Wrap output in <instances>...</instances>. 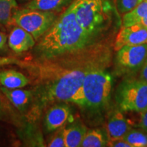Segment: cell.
Masks as SVG:
<instances>
[{
    "mask_svg": "<svg viewBox=\"0 0 147 147\" xmlns=\"http://www.w3.org/2000/svg\"><path fill=\"white\" fill-rule=\"evenodd\" d=\"M115 72L120 76H131L139 72L147 57V44L125 46L116 51Z\"/></svg>",
    "mask_w": 147,
    "mask_h": 147,
    "instance_id": "obj_7",
    "label": "cell"
},
{
    "mask_svg": "<svg viewBox=\"0 0 147 147\" xmlns=\"http://www.w3.org/2000/svg\"><path fill=\"white\" fill-rule=\"evenodd\" d=\"M71 108L64 103H57L49 108L44 121V127L47 133L57 130L66 123L70 117Z\"/></svg>",
    "mask_w": 147,
    "mask_h": 147,
    "instance_id": "obj_9",
    "label": "cell"
},
{
    "mask_svg": "<svg viewBox=\"0 0 147 147\" xmlns=\"http://www.w3.org/2000/svg\"><path fill=\"white\" fill-rule=\"evenodd\" d=\"M57 18L53 12L25 8L14 12L12 23L25 29L38 40L51 28Z\"/></svg>",
    "mask_w": 147,
    "mask_h": 147,
    "instance_id": "obj_6",
    "label": "cell"
},
{
    "mask_svg": "<svg viewBox=\"0 0 147 147\" xmlns=\"http://www.w3.org/2000/svg\"><path fill=\"white\" fill-rule=\"evenodd\" d=\"M122 138L132 147L147 146V134L140 130L131 129Z\"/></svg>",
    "mask_w": 147,
    "mask_h": 147,
    "instance_id": "obj_19",
    "label": "cell"
},
{
    "mask_svg": "<svg viewBox=\"0 0 147 147\" xmlns=\"http://www.w3.org/2000/svg\"><path fill=\"white\" fill-rule=\"evenodd\" d=\"M147 44V27L140 24L122 27L117 34L114 43V50L119 51L125 46Z\"/></svg>",
    "mask_w": 147,
    "mask_h": 147,
    "instance_id": "obj_8",
    "label": "cell"
},
{
    "mask_svg": "<svg viewBox=\"0 0 147 147\" xmlns=\"http://www.w3.org/2000/svg\"><path fill=\"white\" fill-rule=\"evenodd\" d=\"M138 0H117V8L121 14H125L135 8Z\"/></svg>",
    "mask_w": 147,
    "mask_h": 147,
    "instance_id": "obj_21",
    "label": "cell"
},
{
    "mask_svg": "<svg viewBox=\"0 0 147 147\" xmlns=\"http://www.w3.org/2000/svg\"><path fill=\"white\" fill-rule=\"evenodd\" d=\"M107 146L110 147H132L131 145L126 142L123 138L108 139Z\"/></svg>",
    "mask_w": 147,
    "mask_h": 147,
    "instance_id": "obj_22",
    "label": "cell"
},
{
    "mask_svg": "<svg viewBox=\"0 0 147 147\" xmlns=\"http://www.w3.org/2000/svg\"><path fill=\"white\" fill-rule=\"evenodd\" d=\"M29 83L26 76L14 69L0 71V84L8 89H22Z\"/></svg>",
    "mask_w": 147,
    "mask_h": 147,
    "instance_id": "obj_14",
    "label": "cell"
},
{
    "mask_svg": "<svg viewBox=\"0 0 147 147\" xmlns=\"http://www.w3.org/2000/svg\"><path fill=\"white\" fill-rule=\"evenodd\" d=\"M63 128L62 127L57 130V132L51 138L50 141L48 143L47 146L49 147H64L65 146V139H64Z\"/></svg>",
    "mask_w": 147,
    "mask_h": 147,
    "instance_id": "obj_20",
    "label": "cell"
},
{
    "mask_svg": "<svg viewBox=\"0 0 147 147\" xmlns=\"http://www.w3.org/2000/svg\"><path fill=\"white\" fill-rule=\"evenodd\" d=\"M147 16V0H143L138 3L135 8L124 14L122 19V26L127 27L137 24Z\"/></svg>",
    "mask_w": 147,
    "mask_h": 147,
    "instance_id": "obj_16",
    "label": "cell"
},
{
    "mask_svg": "<svg viewBox=\"0 0 147 147\" xmlns=\"http://www.w3.org/2000/svg\"><path fill=\"white\" fill-rule=\"evenodd\" d=\"M8 41L9 47L16 53L29 51L36 44V40L32 35L18 26L11 31Z\"/></svg>",
    "mask_w": 147,
    "mask_h": 147,
    "instance_id": "obj_10",
    "label": "cell"
},
{
    "mask_svg": "<svg viewBox=\"0 0 147 147\" xmlns=\"http://www.w3.org/2000/svg\"><path fill=\"white\" fill-rule=\"evenodd\" d=\"M87 131V127L79 121L71 123L63 128L65 147L80 146Z\"/></svg>",
    "mask_w": 147,
    "mask_h": 147,
    "instance_id": "obj_13",
    "label": "cell"
},
{
    "mask_svg": "<svg viewBox=\"0 0 147 147\" xmlns=\"http://www.w3.org/2000/svg\"><path fill=\"white\" fill-rule=\"evenodd\" d=\"M1 91L14 107L21 112L25 111L33 100V92L21 89L1 87Z\"/></svg>",
    "mask_w": 147,
    "mask_h": 147,
    "instance_id": "obj_12",
    "label": "cell"
},
{
    "mask_svg": "<svg viewBox=\"0 0 147 147\" xmlns=\"http://www.w3.org/2000/svg\"><path fill=\"white\" fill-rule=\"evenodd\" d=\"M3 113H4V110H3V106L1 102V98H0V119L3 117Z\"/></svg>",
    "mask_w": 147,
    "mask_h": 147,
    "instance_id": "obj_28",
    "label": "cell"
},
{
    "mask_svg": "<svg viewBox=\"0 0 147 147\" xmlns=\"http://www.w3.org/2000/svg\"><path fill=\"white\" fill-rule=\"evenodd\" d=\"M113 88V78L107 71L92 63L86 71L82 84L86 105L91 113H102L108 108Z\"/></svg>",
    "mask_w": 147,
    "mask_h": 147,
    "instance_id": "obj_3",
    "label": "cell"
},
{
    "mask_svg": "<svg viewBox=\"0 0 147 147\" xmlns=\"http://www.w3.org/2000/svg\"><path fill=\"white\" fill-rule=\"evenodd\" d=\"M106 128L108 139L122 138L131 129L123 111L119 108L111 112L108 119Z\"/></svg>",
    "mask_w": 147,
    "mask_h": 147,
    "instance_id": "obj_11",
    "label": "cell"
},
{
    "mask_svg": "<svg viewBox=\"0 0 147 147\" xmlns=\"http://www.w3.org/2000/svg\"><path fill=\"white\" fill-rule=\"evenodd\" d=\"M74 14L78 25L96 37L108 21V6L104 0H74Z\"/></svg>",
    "mask_w": 147,
    "mask_h": 147,
    "instance_id": "obj_4",
    "label": "cell"
},
{
    "mask_svg": "<svg viewBox=\"0 0 147 147\" xmlns=\"http://www.w3.org/2000/svg\"><path fill=\"white\" fill-rule=\"evenodd\" d=\"M0 58H1V57H0Z\"/></svg>",
    "mask_w": 147,
    "mask_h": 147,
    "instance_id": "obj_30",
    "label": "cell"
},
{
    "mask_svg": "<svg viewBox=\"0 0 147 147\" xmlns=\"http://www.w3.org/2000/svg\"><path fill=\"white\" fill-rule=\"evenodd\" d=\"M108 139L102 130L94 129L87 131L82 140L80 146L103 147L107 146Z\"/></svg>",
    "mask_w": 147,
    "mask_h": 147,
    "instance_id": "obj_17",
    "label": "cell"
},
{
    "mask_svg": "<svg viewBox=\"0 0 147 147\" xmlns=\"http://www.w3.org/2000/svg\"><path fill=\"white\" fill-rule=\"evenodd\" d=\"M7 42V36L3 32H0V49H2L4 47Z\"/></svg>",
    "mask_w": 147,
    "mask_h": 147,
    "instance_id": "obj_26",
    "label": "cell"
},
{
    "mask_svg": "<svg viewBox=\"0 0 147 147\" xmlns=\"http://www.w3.org/2000/svg\"><path fill=\"white\" fill-rule=\"evenodd\" d=\"M92 63L82 67L57 69L55 75L40 84L33 93L35 115L55 102H69L85 108L82 84L86 71Z\"/></svg>",
    "mask_w": 147,
    "mask_h": 147,
    "instance_id": "obj_2",
    "label": "cell"
},
{
    "mask_svg": "<svg viewBox=\"0 0 147 147\" xmlns=\"http://www.w3.org/2000/svg\"><path fill=\"white\" fill-rule=\"evenodd\" d=\"M21 61L13 58H0V67L8 65H18Z\"/></svg>",
    "mask_w": 147,
    "mask_h": 147,
    "instance_id": "obj_23",
    "label": "cell"
},
{
    "mask_svg": "<svg viewBox=\"0 0 147 147\" xmlns=\"http://www.w3.org/2000/svg\"><path fill=\"white\" fill-rule=\"evenodd\" d=\"M143 1V0H138V3L141 2V1Z\"/></svg>",
    "mask_w": 147,
    "mask_h": 147,
    "instance_id": "obj_29",
    "label": "cell"
},
{
    "mask_svg": "<svg viewBox=\"0 0 147 147\" xmlns=\"http://www.w3.org/2000/svg\"><path fill=\"white\" fill-rule=\"evenodd\" d=\"M138 74V78L147 82V57Z\"/></svg>",
    "mask_w": 147,
    "mask_h": 147,
    "instance_id": "obj_25",
    "label": "cell"
},
{
    "mask_svg": "<svg viewBox=\"0 0 147 147\" xmlns=\"http://www.w3.org/2000/svg\"><path fill=\"white\" fill-rule=\"evenodd\" d=\"M41 38L36 51L40 57L52 59L84 50L93 43L95 37L77 23L71 2Z\"/></svg>",
    "mask_w": 147,
    "mask_h": 147,
    "instance_id": "obj_1",
    "label": "cell"
},
{
    "mask_svg": "<svg viewBox=\"0 0 147 147\" xmlns=\"http://www.w3.org/2000/svg\"><path fill=\"white\" fill-rule=\"evenodd\" d=\"M138 24H140V25H142V26L147 27V16L144 18H142L141 21H140Z\"/></svg>",
    "mask_w": 147,
    "mask_h": 147,
    "instance_id": "obj_27",
    "label": "cell"
},
{
    "mask_svg": "<svg viewBox=\"0 0 147 147\" xmlns=\"http://www.w3.org/2000/svg\"><path fill=\"white\" fill-rule=\"evenodd\" d=\"M117 106L123 112L147 111V82L140 78H126L115 93Z\"/></svg>",
    "mask_w": 147,
    "mask_h": 147,
    "instance_id": "obj_5",
    "label": "cell"
},
{
    "mask_svg": "<svg viewBox=\"0 0 147 147\" xmlns=\"http://www.w3.org/2000/svg\"><path fill=\"white\" fill-rule=\"evenodd\" d=\"M17 7L16 0H0V25L7 26L12 23V15Z\"/></svg>",
    "mask_w": 147,
    "mask_h": 147,
    "instance_id": "obj_18",
    "label": "cell"
},
{
    "mask_svg": "<svg viewBox=\"0 0 147 147\" xmlns=\"http://www.w3.org/2000/svg\"><path fill=\"white\" fill-rule=\"evenodd\" d=\"M71 1V0H32L25 8L54 12L70 4Z\"/></svg>",
    "mask_w": 147,
    "mask_h": 147,
    "instance_id": "obj_15",
    "label": "cell"
},
{
    "mask_svg": "<svg viewBox=\"0 0 147 147\" xmlns=\"http://www.w3.org/2000/svg\"><path fill=\"white\" fill-rule=\"evenodd\" d=\"M139 126L147 134V111L140 113Z\"/></svg>",
    "mask_w": 147,
    "mask_h": 147,
    "instance_id": "obj_24",
    "label": "cell"
}]
</instances>
